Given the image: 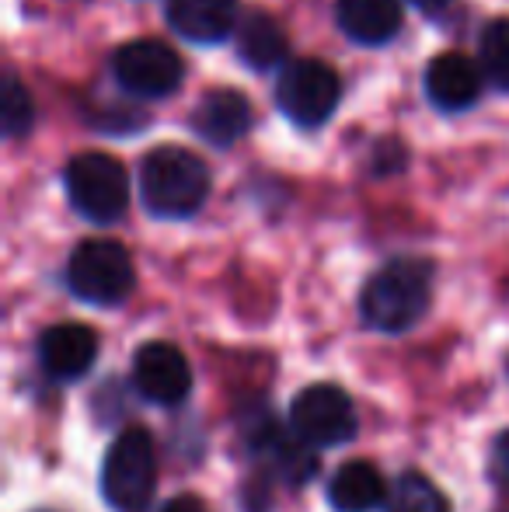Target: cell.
<instances>
[{
  "mask_svg": "<svg viewBox=\"0 0 509 512\" xmlns=\"http://www.w3.org/2000/svg\"><path fill=\"white\" fill-rule=\"evenodd\" d=\"M140 203L157 220H189L210 199V168L185 147H154L140 161Z\"/></svg>",
  "mask_w": 509,
  "mask_h": 512,
  "instance_id": "obj_2",
  "label": "cell"
},
{
  "mask_svg": "<svg viewBox=\"0 0 509 512\" xmlns=\"http://www.w3.org/2000/svg\"><path fill=\"white\" fill-rule=\"evenodd\" d=\"M192 133L217 150H227L252 129V102L234 88H213L192 108Z\"/></svg>",
  "mask_w": 509,
  "mask_h": 512,
  "instance_id": "obj_13",
  "label": "cell"
},
{
  "mask_svg": "<svg viewBox=\"0 0 509 512\" xmlns=\"http://www.w3.org/2000/svg\"><path fill=\"white\" fill-rule=\"evenodd\" d=\"M67 286L77 300L91 307H119L133 293L136 269L119 241L91 237L77 244L67 262Z\"/></svg>",
  "mask_w": 509,
  "mask_h": 512,
  "instance_id": "obj_5",
  "label": "cell"
},
{
  "mask_svg": "<svg viewBox=\"0 0 509 512\" xmlns=\"http://www.w3.org/2000/svg\"><path fill=\"white\" fill-rule=\"evenodd\" d=\"M234 49H238V60L252 70H276L286 63L290 53V42H286L283 28L272 14L252 11L238 21V32H234Z\"/></svg>",
  "mask_w": 509,
  "mask_h": 512,
  "instance_id": "obj_16",
  "label": "cell"
},
{
  "mask_svg": "<svg viewBox=\"0 0 509 512\" xmlns=\"http://www.w3.org/2000/svg\"><path fill=\"white\" fill-rule=\"evenodd\" d=\"M422 84H426V98L436 112L461 115L468 108H475L478 98H482L485 70L482 63L464 53H440L429 60Z\"/></svg>",
  "mask_w": 509,
  "mask_h": 512,
  "instance_id": "obj_10",
  "label": "cell"
},
{
  "mask_svg": "<svg viewBox=\"0 0 509 512\" xmlns=\"http://www.w3.org/2000/svg\"><path fill=\"white\" fill-rule=\"evenodd\" d=\"M112 81L133 98H168L182 88L185 63L171 46L157 39H133L109 60Z\"/></svg>",
  "mask_w": 509,
  "mask_h": 512,
  "instance_id": "obj_7",
  "label": "cell"
},
{
  "mask_svg": "<svg viewBox=\"0 0 509 512\" xmlns=\"http://www.w3.org/2000/svg\"><path fill=\"white\" fill-rule=\"evenodd\" d=\"M342 102V81L325 60H286L276 74V108L300 129H318Z\"/></svg>",
  "mask_w": 509,
  "mask_h": 512,
  "instance_id": "obj_6",
  "label": "cell"
},
{
  "mask_svg": "<svg viewBox=\"0 0 509 512\" xmlns=\"http://www.w3.org/2000/svg\"><path fill=\"white\" fill-rule=\"evenodd\" d=\"M387 481L370 460H346L328 481V506L335 512H374L384 509Z\"/></svg>",
  "mask_w": 509,
  "mask_h": 512,
  "instance_id": "obj_15",
  "label": "cell"
},
{
  "mask_svg": "<svg viewBox=\"0 0 509 512\" xmlns=\"http://www.w3.org/2000/svg\"><path fill=\"white\" fill-rule=\"evenodd\" d=\"M489 474L496 485L509 488V429L499 432L496 443H492V457H489Z\"/></svg>",
  "mask_w": 509,
  "mask_h": 512,
  "instance_id": "obj_20",
  "label": "cell"
},
{
  "mask_svg": "<svg viewBox=\"0 0 509 512\" xmlns=\"http://www.w3.org/2000/svg\"><path fill=\"white\" fill-rule=\"evenodd\" d=\"M384 512H454L450 499L419 471H405L391 481Z\"/></svg>",
  "mask_w": 509,
  "mask_h": 512,
  "instance_id": "obj_17",
  "label": "cell"
},
{
  "mask_svg": "<svg viewBox=\"0 0 509 512\" xmlns=\"http://www.w3.org/2000/svg\"><path fill=\"white\" fill-rule=\"evenodd\" d=\"M39 366L49 380L56 384H70L91 373L98 359V335L81 321H60L39 335Z\"/></svg>",
  "mask_w": 509,
  "mask_h": 512,
  "instance_id": "obj_11",
  "label": "cell"
},
{
  "mask_svg": "<svg viewBox=\"0 0 509 512\" xmlns=\"http://www.w3.org/2000/svg\"><path fill=\"white\" fill-rule=\"evenodd\" d=\"M335 25L356 46H387L401 32V0H335Z\"/></svg>",
  "mask_w": 509,
  "mask_h": 512,
  "instance_id": "obj_14",
  "label": "cell"
},
{
  "mask_svg": "<svg viewBox=\"0 0 509 512\" xmlns=\"http://www.w3.org/2000/svg\"><path fill=\"white\" fill-rule=\"evenodd\" d=\"M478 63H482L485 81H489L492 88L509 91V18H496L482 28Z\"/></svg>",
  "mask_w": 509,
  "mask_h": 512,
  "instance_id": "obj_18",
  "label": "cell"
},
{
  "mask_svg": "<svg viewBox=\"0 0 509 512\" xmlns=\"http://www.w3.org/2000/svg\"><path fill=\"white\" fill-rule=\"evenodd\" d=\"M164 21L185 42L220 46L238 32V0H164Z\"/></svg>",
  "mask_w": 509,
  "mask_h": 512,
  "instance_id": "obj_12",
  "label": "cell"
},
{
  "mask_svg": "<svg viewBox=\"0 0 509 512\" xmlns=\"http://www.w3.org/2000/svg\"><path fill=\"white\" fill-rule=\"evenodd\" d=\"M133 387L150 405H182L192 394V366L185 352L171 342H143L133 356Z\"/></svg>",
  "mask_w": 509,
  "mask_h": 512,
  "instance_id": "obj_9",
  "label": "cell"
},
{
  "mask_svg": "<svg viewBox=\"0 0 509 512\" xmlns=\"http://www.w3.org/2000/svg\"><path fill=\"white\" fill-rule=\"evenodd\" d=\"M157 488L154 436L143 425H126L102 460V495L116 512H140Z\"/></svg>",
  "mask_w": 509,
  "mask_h": 512,
  "instance_id": "obj_3",
  "label": "cell"
},
{
  "mask_svg": "<svg viewBox=\"0 0 509 512\" xmlns=\"http://www.w3.org/2000/svg\"><path fill=\"white\" fill-rule=\"evenodd\" d=\"M63 189L77 216L98 227H112L129 209V175L123 161L109 154H77L63 171Z\"/></svg>",
  "mask_w": 509,
  "mask_h": 512,
  "instance_id": "obj_4",
  "label": "cell"
},
{
  "mask_svg": "<svg viewBox=\"0 0 509 512\" xmlns=\"http://www.w3.org/2000/svg\"><path fill=\"white\" fill-rule=\"evenodd\" d=\"M290 429L314 450H328L356 439L360 418L342 387L311 384L290 401Z\"/></svg>",
  "mask_w": 509,
  "mask_h": 512,
  "instance_id": "obj_8",
  "label": "cell"
},
{
  "mask_svg": "<svg viewBox=\"0 0 509 512\" xmlns=\"http://www.w3.org/2000/svg\"><path fill=\"white\" fill-rule=\"evenodd\" d=\"M408 4H412L415 11H422V14H436V11H443L450 0H408Z\"/></svg>",
  "mask_w": 509,
  "mask_h": 512,
  "instance_id": "obj_22",
  "label": "cell"
},
{
  "mask_svg": "<svg viewBox=\"0 0 509 512\" xmlns=\"http://www.w3.org/2000/svg\"><path fill=\"white\" fill-rule=\"evenodd\" d=\"M157 512H210V509H206V502L196 499V495H175V499H168Z\"/></svg>",
  "mask_w": 509,
  "mask_h": 512,
  "instance_id": "obj_21",
  "label": "cell"
},
{
  "mask_svg": "<svg viewBox=\"0 0 509 512\" xmlns=\"http://www.w3.org/2000/svg\"><path fill=\"white\" fill-rule=\"evenodd\" d=\"M429 300H433V265L426 258H391L363 286L360 317L367 328L401 335L426 317Z\"/></svg>",
  "mask_w": 509,
  "mask_h": 512,
  "instance_id": "obj_1",
  "label": "cell"
},
{
  "mask_svg": "<svg viewBox=\"0 0 509 512\" xmlns=\"http://www.w3.org/2000/svg\"><path fill=\"white\" fill-rule=\"evenodd\" d=\"M0 119H4V136L7 140H21L32 129L35 105L28 88L21 84V77L14 70H7L4 77V95H0Z\"/></svg>",
  "mask_w": 509,
  "mask_h": 512,
  "instance_id": "obj_19",
  "label": "cell"
}]
</instances>
